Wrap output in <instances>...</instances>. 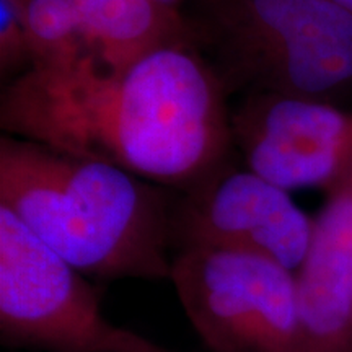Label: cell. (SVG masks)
Returning <instances> with one entry per match:
<instances>
[{"mask_svg":"<svg viewBox=\"0 0 352 352\" xmlns=\"http://www.w3.org/2000/svg\"><path fill=\"white\" fill-rule=\"evenodd\" d=\"M227 98L197 47L171 46L120 74L95 57L69 70L32 67L3 90L0 126L13 138L184 191L228 162Z\"/></svg>","mask_w":352,"mask_h":352,"instance_id":"cell-1","label":"cell"},{"mask_svg":"<svg viewBox=\"0 0 352 352\" xmlns=\"http://www.w3.org/2000/svg\"><path fill=\"white\" fill-rule=\"evenodd\" d=\"M171 204L113 165L0 139V206L87 277L170 280Z\"/></svg>","mask_w":352,"mask_h":352,"instance_id":"cell-2","label":"cell"},{"mask_svg":"<svg viewBox=\"0 0 352 352\" xmlns=\"http://www.w3.org/2000/svg\"><path fill=\"white\" fill-rule=\"evenodd\" d=\"M188 19L227 95L334 103L352 90V13L333 0H197Z\"/></svg>","mask_w":352,"mask_h":352,"instance_id":"cell-3","label":"cell"},{"mask_svg":"<svg viewBox=\"0 0 352 352\" xmlns=\"http://www.w3.org/2000/svg\"><path fill=\"white\" fill-rule=\"evenodd\" d=\"M80 271L0 206V341L41 352H175L116 327Z\"/></svg>","mask_w":352,"mask_h":352,"instance_id":"cell-4","label":"cell"},{"mask_svg":"<svg viewBox=\"0 0 352 352\" xmlns=\"http://www.w3.org/2000/svg\"><path fill=\"white\" fill-rule=\"evenodd\" d=\"M170 280L210 352H303L296 272L259 254L186 248Z\"/></svg>","mask_w":352,"mask_h":352,"instance_id":"cell-5","label":"cell"},{"mask_svg":"<svg viewBox=\"0 0 352 352\" xmlns=\"http://www.w3.org/2000/svg\"><path fill=\"white\" fill-rule=\"evenodd\" d=\"M311 233L314 219L289 191L228 162L171 204L173 254L186 248L230 250L259 254L297 272Z\"/></svg>","mask_w":352,"mask_h":352,"instance_id":"cell-6","label":"cell"},{"mask_svg":"<svg viewBox=\"0 0 352 352\" xmlns=\"http://www.w3.org/2000/svg\"><path fill=\"white\" fill-rule=\"evenodd\" d=\"M230 127L246 168L285 191H329L352 166V113L334 103L246 95L230 111Z\"/></svg>","mask_w":352,"mask_h":352,"instance_id":"cell-7","label":"cell"},{"mask_svg":"<svg viewBox=\"0 0 352 352\" xmlns=\"http://www.w3.org/2000/svg\"><path fill=\"white\" fill-rule=\"evenodd\" d=\"M296 277L303 352H352V166L314 219Z\"/></svg>","mask_w":352,"mask_h":352,"instance_id":"cell-8","label":"cell"},{"mask_svg":"<svg viewBox=\"0 0 352 352\" xmlns=\"http://www.w3.org/2000/svg\"><path fill=\"white\" fill-rule=\"evenodd\" d=\"M101 69L124 72L152 52L197 47L191 21L158 0H69Z\"/></svg>","mask_w":352,"mask_h":352,"instance_id":"cell-9","label":"cell"},{"mask_svg":"<svg viewBox=\"0 0 352 352\" xmlns=\"http://www.w3.org/2000/svg\"><path fill=\"white\" fill-rule=\"evenodd\" d=\"M33 69L69 70L91 56L69 0H19Z\"/></svg>","mask_w":352,"mask_h":352,"instance_id":"cell-10","label":"cell"},{"mask_svg":"<svg viewBox=\"0 0 352 352\" xmlns=\"http://www.w3.org/2000/svg\"><path fill=\"white\" fill-rule=\"evenodd\" d=\"M33 67L19 0H0V72L20 77Z\"/></svg>","mask_w":352,"mask_h":352,"instance_id":"cell-11","label":"cell"},{"mask_svg":"<svg viewBox=\"0 0 352 352\" xmlns=\"http://www.w3.org/2000/svg\"><path fill=\"white\" fill-rule=\"evenodd\" d=\"M158 2H162V3H165V6H168V7H173V8H182V6L184 2H186V0H158Z\"/></svg>","mask_w":352,"mask_h":352,"instance_id":"cell-12","label":"cell"},{"mask_svg":"<svg viewBox=\"0 0 352 352\" xmlns=\"http://www.w3.org/2000/svg\"><path fill=\"white\" fill-rule=\"evenodd\" d=\"M333 2H336L338 6H341L342 8H346L347 12L352 13V0H333Z\"/></svg>","mask_w":352,"mask_h":352,"instance_id":"cell-13","label":"cell"}]
</instances>
